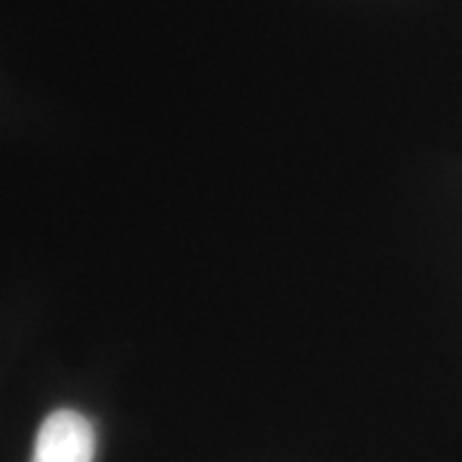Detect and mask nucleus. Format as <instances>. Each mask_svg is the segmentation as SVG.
Listing matches in <instances>:
<instances>
[{"label": "nucleus", "mask_w": 462, "mask_h": 462, "mask_svg": "<svg viewBox=\"0 0 462 462\" xmlns=\"http://www.w3.org/2000/svg\"><path fill=\"white\" fill-rule=\"evenodd\" d=\"M95 430L82 413L58 409L43 420L32 462H92Z\"/></svg>", "instance_id": "f257e3e1"}]
</instances>
